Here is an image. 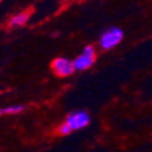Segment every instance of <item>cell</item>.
I'll return each instance as SVG.
<instances>
[{
	"label": "cell",
	"instance_id": "6da1fadb",
	"mask_svg": "<svg viewBox=\"0 0 152 152\" xmlns=\"http://www.w3.org/2000/svg\"><path fill=\"white\" fill-rule=\"evenodd\" d=\"M90 123V117L85 111H74L67 116L65 124L72 132L80 130Z\"/></svg>",
	"mask_w": 152,
	"mask_h": 152
},
{
	"label": "cell",
	"instance_id": "7a4b0ae2",
	"mask_svg": "<svg viewBox=\"0 0 152 152\" xmlns=\"http://www.w3.org/2000/svg\"><path fill=\"white\" fill-rule=\"evenodd\" d=\"M123 38V32L119 28L112 27L108 28L107 31H105L101 35L100 39V46L105 49V50H110L112 48H115L116 45H118Z\"/></svg>",
	"mask_w": 152,
	"mask_h": 152
},
{
	"label": "cell",
	"instance_id": "3957f363",
	"mask_svg": "<svg viewBox=\"0 0 152 152\" xmlns=\"http://www.w3.org/2000/svg\"><path fill=\"white\" fill-rule=\"evenodd\" d=\"M96 60V54L93 46H86L84 49V51L82 55H79L77 58L73 61V66L74 69L77 71H84L88 69L94 65V62Z\"/></svg>",
	"mask_w": 152,
	"mask_h": 152
},
{
	"label": "cell",
	"instance_id": "277c9868",
	"mask_svg": "<svg viewBox=\"0 0 152 152\" xmlns=\"http://www.w3.org/2000/svg\"><path fill=\"white\" fill-rule=\"evenodd\" d=\"M51 68L54 73L58 77H68L71 75L75 69L73 66V62L63 58V57H57L51 62Z\"/></svg>",
	"mask_w": 152,
	"mask_h": 152
},
{
	"label": "cell",
	"instance_id": "5b68a950",
	"mask_svg": "<svg viewBox=\"0 0 152 152\" xmlns=\"http://www.w3.org/2000/svg\"><path fill=\"white\" fill-rule=\"evenodd\" d=\"M31 14H32V9H29L28 11L20 12V14H17L16 16H14L10 20V26L11 27H21L23 24H26L27 21L29 20Z\"/></svg>",
	"mask_w": 152,
	"mask_h": 152
},
{
	"label": "cell",
	"instance_id": "8992f818",
	"mask_svg": "<svg viewBox=\"0 0 152 152\" xmlns=\"http://www.w3.org/2000/svg\"><path fill=\"white\" fill-rule=\"evenodd\" d=\"M26 110V106L23 105H15V106H7L0 108V117L4 115H17V113Z\"/></svg>",
	"mask_w": 152,
	"mask_h": 152
},
{
	"label": "cell",
	"instance_id": "52a82bcc",
	"mask_svg": "<svg viewBox=\"0 0 152 152\" xmlns=\"http://www.w3.org/2000/svg\"><path fill=\"white\" fill-rule=\"evenodd\" d=\"M72 133V130L68 128V126L63 123V124H61L60 126H58V134L60 135H62V136H67V135H69Z\"/></svg>",
	"mask_w": 152,
	"mask_h": 152
}]
</instances>
